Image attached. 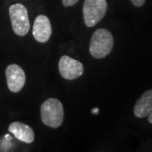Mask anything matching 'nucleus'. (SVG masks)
<instances>
[{
	"label": "nucleus",
	"instance_id": "f257e3e1",
	"mask_svg": "<svg viewBox=\"0 0 152 152\" xmlns=\"http://www.w3.org/2000/svg\"><path fill=\"white\" fill-rule=\"evenodd\" d=\"M64 111L63 104L58 99L49 98L41 107V119L44 124L57 129L63 124Z\"/></svg>",
	"mask_w": 152,
	"mask_h": 152
},
{
	"label": "nucleus",
	"instance_id": "f03ea898",
	"mask_svg": "<svg viewBox=\"0 0 152 152\" xmlns=\"http://www.w3.org/2000/svg\"><path fill=\"white\" fill-rule=\"evenodd\" d=\"M113 45L114 39L111 32L106 29H98L91 39L90 53L95 58H103L110 54Z\"/></svg>",
	"mask_w": 152,
	"mask_h": 152
},
{
	"label": "nucleus",
	"instance_id": "7ed1b4c3",
	"mask_svg": "<svg viewBox=\"0 0 152 152\" xmlns=\"http://www.w3.org/2000/svg\"><path fill=\"white\" fill-rule=\"evenodd\" d=\"M107 10V0H86L83 5V17L87 27H93L101 21Z\"/></svg>",
	"mask_w": 152,
	"mask_h": 152
},
{
	"label": "nucleus",
	"instance_id": "20e7f679",
	"mask_svg": "<svg viewBox=\"0 0 152 152\" xmlns=\"http://www.w3.org/2000/svg\"><path fill=\"white\" fill-rule=\"evenodd\" d=\"M9 14L14 32L17 36H26L31 27L26 7L21 4H15L10 7Z\"/></svg>",
	"mask_w": 152,
	"mask_h": 152
},
{
	"label": "nucleus",
	"instance_id": "39448f33",
	"mask_svg": "<svg viewBox=\"0 0 152 152\" xmlns=\"http://www.w3.org/2000/svg\"><path fill=\"white\" fill-rule=\"evenodd\" d=\"M58 69L61 76L65 80H72L80 77L84 73V66L78 60L69 56H62L58 62Z\"/></svg>",
	"mask_w": 152,
	"mask_h": 152
},
{
	"label": "nucleus",
	"instance_id": "423d86ee",
	"mask_svg": "<svg viewBox=\"0 0 152 152\" xmlns=\"http://www.w3.org/2000/svg\"><path fill=\"white\" fill-rule=\"evenodd\" d=\"M5 76L7 86L11 92H19L25 86L26 76L20 66L17 64L9 65L6 68Z\"/></svg>",
	"mask_w": 152,
	"mask_h": 152
},
{
	"label": "nucleus",
	"instance_id": "0eeeda50",
	"mask_svg": "<svg viewBox=\"0 0 152 152\" xmlns=\"http://www.w3.org/2000/svg\"><path fill=\"white\" fill-rule=\"evenodd\" d=\"M32 35L38 42H47L52 36V25L48 16L38 15L33 25Z\"/></svg>",
	"mask_w": 152,
	"mask_h": 152
},
{
	"label": "nucleus",
	"instance_id": "6e6552de",
	"mask_svg": "<svg viewBox=\"0 0 152 152\" xmlns=\"http://www.w3.org/2000/svg\"><path fill=\"white\" fill-rule=\"evenodd\" d=\"M9 131L20 141L31 144L35 140V133L29 125L21 122H14L9 126Z\"/></svg>",
	"mask_w": 152,
	"mask_h": 152
},
{
	"label": "nucleus",
	"instance_id": "1a4fd4ad",
	"mask_svg": "<svg viewBox=\"0 0 152 152\" xmlns=\"http://www.w3.org/2000/svg\"><path fill=\"white\" fill-rule=\"evenodd\" d=\"M134 113L135 117L143 118L152 113V90H148L137 101Z\"/></svg>",
	"mask_w": 152,
	"mask_h": 152
},
{
	"label": "nucleus",
	"instance_id": "9d476101",
	"mask_svg": "<svg viewBox=\"0 0 152 152\" xmlns=\"http://www.w3.org/2000/svg\"><path fill=\"white\" fill-rule=\"evenodd\" d=\"M80 0H62V4L64 7H71L75 5Z\"/></svg>",
	"mask_w": 152,
	"mask_h": 152
},
{
	"label": "nucleus",
	"instance_id": "9b49d317",
	"mask_svg": "<svg viewBox=\"0 0 152 152\" xmlns=\"http://www.w3.org/2000/svg\"><path fill=\"white\" fill-rule=\"evenodd\" d=\"M132 4L136 7H141L145 3V0H130Z\"/></svg>",
	"mask_w": 152,
	"mask_h": 152
},
{
	"label": "nucleus",
	"instance_id": "f8f14e48",
	"mask_svg": "<svg viewBox=\"0 0 152 152\" xmlns=\"http://www.w3.org/2000/svg\"><path fill=\"white\" fill-rule=\"evenodd\" d=\"M91 112H92V113L96 114H96H98V113H99V109H98V108H94L92 111H91Z\"/></svg>",
	"mask_w": 152,
	"mask_h": 152
},
{
	"label": "nucleus",
	"instance_id": "ddd939ff",
	"mask_svg": "<svg viewBox=\"0 0 152 152\" xmlns=\"http://www.w3.org/2000/svg\"><path fill=\"white\" fill-rule=\"evenodd\" d=\"M148 121H149L151 124H152V113L150 114V115L148 116Z\"/></svg>",
	"mask_w": 152,
	"mask_h": 152
}]
</instances>
